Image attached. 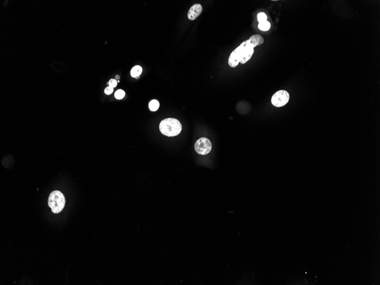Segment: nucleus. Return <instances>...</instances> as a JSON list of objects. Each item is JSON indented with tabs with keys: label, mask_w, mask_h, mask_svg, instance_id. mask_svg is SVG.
<instances>
[{
	"label": "nucleus",
	"mask_w": 380,
	"mask_h": 285,
	"mask_svg": "<svg viewBox=\"0 0 380 285\" xmlns=\"http://www.w3.org/2000/svg\"><path fill=\"white\" fill-rule=\"evenodd\" d=\"M264 39L260 34H254L248 40L243 42L238 47L233 51L228 59V65L232 68L237 67L239 63L244 65L252 58L254 48L263 44Z\"/></svg>",
	"instance_id": "f257e3e1"
},
{
	"label": "nucleus",
	"mask_w": 380,
	"mask_h": 285,
	"mask_svg": "<svg viewBox=\"0 0 380 285\" xmlns=\"http://www.w3.org/2000/svg\"><path fill=\"white\" fill-rule=\"evenodd\" d=\"M182 125L177 119L168 118L163 119L159 124V130L162 134L167 137H174L182 131Z\"/></svg>",
	"instance_id": "f03ea898"
},
{
	"label": "nucleus",
	"mask_w": 380,
	"mask_h": 285,
	"mask_svg": "<svg viewBox=\"0 0 380 285\" xmlns=\"http://www.w3.org/2000/svg\"><path fill=\"white\" fill-rule=\"evenodd\" d=\"M66 200L63 194L59 191H52L49 197L48 204L54 214L60 212L64 208Z\"/></svg>",
	"instance_id": "7ed1b4c3"
},
{
	"label": "nucleus",
	"mask_w": 380,
	"mask_h": 285,
	"mask_svg": "<svg viewBox=\"0 0 380 285\" xmlns=\"http://www.w3.org/2000/svg\"><path fill=\"white\" fill-rule=\"evenodd\" d=\"M290 99L289 93L284 90L276 92L271 98V103L276 107H282L287 104Z\"/></svg>",
	"instance_id": "20e7f679"
},
{
	"label": "nucleus",
	"mask_w": 380,
	"mask_h": 285,
	"mask_svg": "<svg viewBox=\"0 0 380 285\" xmlns=\"http://www.w3.org/2000/svg\"><path fill=\"white\" fill-rule=\"evenodd\" d=\"M195 149L200 155H206L211 150L212 144L208 138H199L195 144Z\"/></svg>",
	"instance_id": "39448f33"
},
{
	"label": "nucleus",
	"mask_w": 380,
	"mask_h": 285,
	"mask_svg": "<svg viewBox=\"0 0 380 285\" xmlns=\"http://www.w3.org/2000/svg\"><path fill=\"white\" fill-rule=\"evenodd\" d=\"M203 11V7L199 3H196L194 5L189 9L187 17L191 21H194L200 15Z\"/></svg>",
	"instance_id": "423d86ee"
},
{
	"label": "nucleus",
	"mask_w": 380,
	"mask_h": 285,
	"mask_svg": "<svg viewBox=\"0 0 380 285\" xmlns=\"http://www.w3.org/2000/svg\"><path fill=\"white\" fill-rule=\"evenodd\" d=\"M142 68L139 66H135L133 68L131 71V74L133 78H138L142 73Z\"/></svg>",
	"instance_id": "0eeeda50"
},
{
	"label": "nucleus",
	"mask_w": 380,
	"mask_h": 285,
	"mask_svg": "<svg viewBox=\"0 0 380 285\" xmlns=\"http://www.w3.org/2000/svg\"><path fill=\"white\" fill-rule=\"evenodd\" d=\"M258 27L260 30H261L262 31L266 32V31H267L270 29V28L271 27V25H270V23L269 21H265V22L259 23V24L258 25Z\"/></svg>",
	"instance_id": "6e6552de"
},
{
	"label": "nucleus",
	"mask_w": 380,
	"mask_h": 285,
	"mask_svg": "<svg viewBox=\"0 0 380 285\" xmlns=\"http://www.w3.org/2000/svg\"><path fill=\"white\" fill-rule=\"evenodd\" d=\"M149 108L151 111H156L158 109L159 107V103L156 100H153L150 102L149 104Z\"/></svg>",
	"instance_id": "1a4fd4ad"
},
{
	"label": "nucleus",
	"mask_w": 380,
	"mask_h": 285,
	"mask_svg": "<svg viewBox=\"0 0 380 285\" xmlns=\"http://www.w3.org/2000/svg\"><path fill=\"white\" fill-rule=\"evenodd\" d=\"M125 95V93L122 89H119V90L115 92V98L117 99H118V100H120V99H122V98H124Z\"/></svg>",
	"instance_id": "9d476101"
},
{
	"label": "nucleus",
	"mask_w": 380,
	"mask_h": 285,
	"mask_svg": "<svg viewBox=\"0 0 380 285\" xmlns=\"http://www.w3.org/2000/svg\"><path fill=\"white\" fill-rule=\"evenodd\" d=\"M267 19V16L264 12H261L258 13L257 15V19L259 23L266 21Z\"/></svg>",
	"instance_id": "9b49d317"
},
{
	"label": "nucleus",
	"mask_w": 380,
	"mask_h": 285,
	"mask_svg": "<svg viewBox=\"0 0 380 285\" xmlns=\"http://www.w3.org/2000/svg\"><path fill=\"white\" fill-rule=\"evenodd\" d=\"M113 88H112V87H109V86L108 87H107V88L105 89V90H104V92H105V93L106 95H111L112 93H113Z\"/></svg>",
	"instance_id": "f8f14e48"
},
{
	"label": "nucleus",
	"mask_w": 380,
	"mask_h": 285,
	"mask_svg": "<svg viewBox=\"0 0 380 285\" xmlns=\"http://www.w3.org/2000/svg\"><path fill=\"white\" fill-rule=\"evenodd\" d=\"M109 86L112 87V88H115L116 87L117 84V82L116 79H111L110 81L108 83Z\"/></svg>",
	"instance_id": "ddd939ff"
},
{
	"label": "nucleus",
	"mask_w": 380,
	"mask_h": 285,
	"mask_svg": "<svg viewBox=\"0 0 380 285\" xmlns=\"http://www.w3.org/2000/svg\"><path fill=\"white\" fill-rule=\"evenodd\" d=\"M120 79V76H119L118 75H117V76H116V79Z\"/></svg>",
	"instance_id": "4468645a"
}]
</instances>
